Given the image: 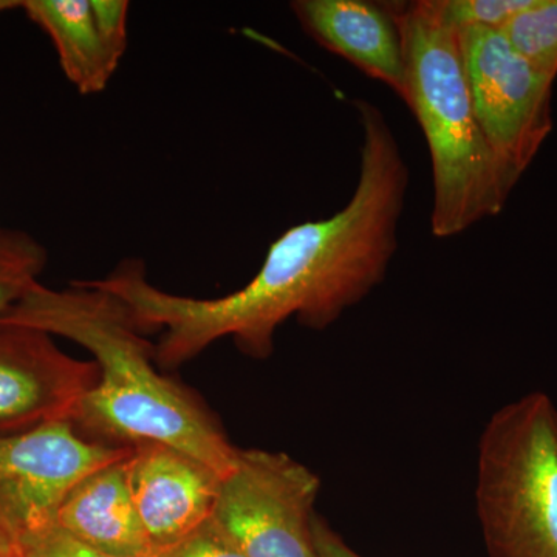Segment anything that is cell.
<instances>
[{
    "instance_id": "obj_20",
    "label": "cell",
    "mask_w": 557,
    "mask_h": 557,
    "mask_svg": "<svg viewBox=\"0 0 557 557\" xmlns=\"http://www.w3.org/2000/svg\"><path fill=\"white\" fill-rule=\"evenodd\" d=\"M21 7L22 2H17V0H0V13L13 9H21Z\"/></svg>"
},
{
    "instance_id": "obj_18",
    "label": "cell",
    "mask_w": 557,
    "mask_h": 557,
    "mask_svg": "<svg viewBox=\"0 0 557 557\" xmlns=\"http://www.w3.org/2000/svg\"><path fill=\"white\" fill-rule=\"evenodd\" d=\"M314 544L321 557H364L327 525L319 516L313 523Z\"/></svg>"
},
{
    "instance_id": "obj_19",
    "label": "cell",
    "mask_w": 557,
    "mask_h": 557,
    "mask_svg": "<svg viewBox=\"0 0 557 557\" xmlns=\"http://www.w3.org/2000/svg\"><path fill=\"white\" fill-rule=\"evenodd\" d=\"M0 557H17L14 542L0 541Z\"/></svg>"
},
{
    "instance_id": "obj_6",
    "label": "cell",
    "mask_w": 557,
    "mask_h": 557,
    "mask_svg": "<svg viewBox=\"0 0 557 557\" xmlns=\"http://www.w3.org/2000/svg\"><path fill=\"white\" fill-rule=\"evenodd\" d=\"M472 108L498 161L516 182L553 129L552 76L494 28H458Z\"/></svg>"
},
{
    "instance_id": "obj_10",
    "label": "cell",
    "mask_w": 557,
    "mask_h": 557,
    "mask_svg": "<svg viewBox=\"0 0 557 557\" xmlns=\"http://www.w3.org/2000/svg\"><path fill=\"white\" fill-rule=\"evenodd\" d=\"M292 10L319 46L405 98V49L392 7L364 0H296Z\"/></svg>"
},
{
    "instance_id": "obj_14",
    "label": "cell",
    "mask_w": 557,
    "mask_h": 557,
    "mask_svg": "<svg viewBox=\"0 0 557 557\" xmlns=\"http://www.w3.org/2000/svg\"><path fill=\"white\" fill-rule=\"evenodd\" d=\"M47 263V251L24 231L0 230V319L27 293Z\"/></svg>"
},
{
    "instance_id": "obj_15",
    "label": "cell",
    "mask_w": 557,
    "mask_h": 557,
    "mask_svg": "<svg viewBox=\"0 0 557 557\" xmlns=\"http://www.w3.org/2000/svg\"><path fill=\"white\" fill-rule=\"evenodd\" d=\"M443 16L457 28L479 27L502 30L512 17L530 9L536 0H438Z\"/></svg>"
},
{
    "instance_id": "obj_11",
    "label": "cell",
    "mask_w": 557,
    "mask_h": 557,
    "mask_svg": "<svg viewBox=\"0 0 557 557\" xmlns=\"http://www.w3.org/2000/svg\"><path fill=\"white\" fill-rule=\"evenodd\" d=\"M127 458L98 469L73 487L54 523L104 555L145 557L150 545L132 498Z\"/></svg>"
},
{
    "instance_id": "obj_5",
    "label": "cell",
    "mask_w": 557,
    "mask_h": 557,
    "mask_svg": "<svg viewBox=\"0 0 557 557\" xmlns=\"http://www.w3.org/2000/svg\"><path fill=\"white\" fill-rule=\"evenodd\" d=\"M321 480L284 453L239 449L212 520L245 557H321L314 502Z\"/></svg>"
},
{
    "instance_id": "obj_3",
    "label": "cell",
    "mask_w": 557,
    "mask_h": 557,
    "mask_svg": "<svg viewBox=\"0 0 557 557\" xmlns=\"http://www.w3.org/2000/svg\"><path fill=\"white\" fill-rule=\"evenodd\" d=\"M405 49V100L426 138L432 164L431 230L458 236L502 212L516 180L480 127L461 58L458 30L438 0L392 7Z\"/></svg>"
},
{
    "instance_id": "obj_1",
    "label": "cell",
    "mask_w": 557,
    "mask_h": 557,
    "mask_svg": "<svg viewBox=\"0 0 557 557\" xmlns=\"http://www.w3.org/2000/svg\"><path fill=\"white\" fill-rule=\"evenodd\" d=\"M355 108L364 139L350 201L332 218L285 231L244 288L212 299L174 295L150 284L138 260L86 281L124 300L146 332H163L159 368H178L226 338L247 357L269 358L289 318L321 332L383 284L398 249L409 168L383 112L364 100Z\"/></svg>"
},
{
    "instance_id": "obj_7",
    "label": "cell",
    "mask_w": 557,
    "mask_h": 557,
    "mask_svg": "<svg viewBox=\"0 0 557 557\" xmlns=\"http://www.w3.org/2000/svg\"><path fill=\"white\" fill-rule=\"evenodd\" d=\"M132 450L84 437L69 420L0 434V539L53 523L73 487Z\"/></svg>"
},
{
    "instance_id": "obj_12",
    "label": "cell",
    "mask_w": 557,
    "mask_h": 557,
    "mask_svg": "<svg viewBox=\"0 0 557 557\" xmlns=\"http://www.w3.org/2000/svg\"><path fill=\"white\" fill-rule=\"evenodd\" d=\"M21 9L47 33L62 72L81 95L106 90L126 49L102 30L91 0H24Z\"/></svg>"
},
{
    "instance_id": "obj_4",
    "label": "cell",
    "mask_w": 557,
    "mask_h": 557,
    "mask_svg": "<svg viewBox=\"0 0 557 557\" xmlns=\"http://www.w3.org/2000/svg\"><path fill=\"white\" fill-rule=\"evenodd\" d=\"M475 511L487 557H557V408L545 392L522 395L486 421Z\"/></svg>"
},
{
    "instance_id": "obj_2",
    "label": "cell",
    "mask_w": 557,
    "mask_h": 557,
    "mask_svg": "<svg viewBox=\"0 0 557 557\" xmlns=\"http://www.w3.org/2000/svg\"><path fill=\"white\" fill-rule=\"evenodd\" d=\"M62 336L94 355L100 380L83 399L72 424L84 437L134 448L163 443L225 478L239 449L190 392L161 375L149 343L129 306L119 296L73 281L53 289L35 282L2 319Z\"/></svg>"
},
{
    "instance_id": "obj_13",
    "label": "cell",
    "mask_w": 557,
    "mask_h": 557,
    "mask_svg": "<svg viewBox=\"0 0 557 557\" xmlns=\"http://www.w3.org/2000/svg\"><path fill=\"white\" fill-rule=\"evenodd\" d=\"M520 57L545 75L557 76V0H536L500 30Z\"/></svg>"
},
{
    "instance_id": "obj_8",
    "label": "cell",
    "mask_w": 557,
    "mask_h": 557,
    "mask_svg": "<svg viewBox=\"0 0 557 557\" xmlns=\"http://www.w3.org/2000/svg\"><path fill=\"white\" fill-rule=\"evenodd\" d=\"M98 380L97 362L69 357L47 333L0 325V434L72 421Z\"/></svg>"
},
{
    "instance_id": "obj_9",
    "label": "cell",
    "mask_w": 557,
    "mask_h": 557,
    "mask_svg": "<svg viewBox=\"0 0 557 557\" xmlns=\"http://www.w3.org/2000/svg\"><path fill=\"white\" fill-rule=\"evenodd\" d=\"M126 469L150 552L182 541L212 518L222 478L197 458L163 443H139Z\"/></svg>"
},
{
    "instance_id": "obj_16",
    "label": "cell",
    "mask_w": 557,
    "mask_h": 557,
    "mask_svg": "<svg viewBox=\"0 0 557 557\" xmlns=\"http://www.w3.org/2000/svg\"><path fill=\"white\" fill-rule=\"evenodd\" d=\"M14 549L17 557H112L70 536L54 522L21 534Z\"/></svg>"
},
{
    "instance_id": "obj_17",
    "label": "cell",
    "mask_w": 557,
    "mask_h": 557,
    "mask_svg": "<svg viewBox=\"0 0 557 557\" xmlns=\"http://www.w3.org/2000/svg\"><path fill=\"white\" fill-rule=\"evenodd\" d=\"M145 557H245L209 519L189 536L168 547L152 549Z\"/></svg>"
}]
</instances>
